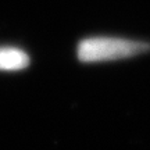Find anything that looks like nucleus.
Listing matches in <instances>:
<instances>
[{
  "instance_id": "f257e3e1",
  "label": "nucleus",
  "mask_w": 150,
  "mask_h": 150,
  "mask_svg": "<svg viewBox=\"0 0 150 150\" xmlns=\"http://www.w3.org/2000/svg\"><path fill=\"white\" fill-rule=\"evenodd\" d=\"M150 50V43L131 40L124 38L95 36L81 40L76 49V56L82 63H99L108 60L127 59L146 53Z\"/></svg>"
},
{
  "instance_id": "f03ea898",
  "label": "nucleus",
  "mask_w": 150,
  "mask_h": 150,
  "mask_svg": "<svg viewBox=\"0 0 150 150\" xmlns=\"http://www.w3.org/2000/svg\"><path fill=\"white\" fill-rule=\"evenodd\" d=\"M29 65V56L24 50L0 46V71H20Z\"/></svg>"
}]
</instances>
